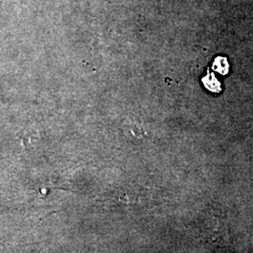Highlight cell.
Listing matches in <instances>:
<instances>
[{"mask_svg":"<svg viewBox=\"0 0 253 253\" xmlns=\"http://www.w3.org/2000/svg\"><path fill=\"white\" fill-rule=\"evenodd\" d=\"M126 133L133 138H137V139H141L143 137L146 135L145 129L144 126H142L140 123L138 122H130L128 123L126 126Z\"/></svg>","mask_w":253,"mask_h":253,"instance_id":"1","label":"cell"},{"mask_svg":"<svg viewBox=\"0 0 253 253\" xmlns=\"http://www.w3.org/2000/svg\"><path fill=\"white\" fill-rule=\"evenodd\" d=\"M38 139H39V135L36 130L28 128L24 131L23 135L21 137V142H22V145L25 147H28L34 145L38 141Z\"/></svg>","mask_w":253,"mask_h":253,"instance_id":"2","label":"cell"}]
</instances>
